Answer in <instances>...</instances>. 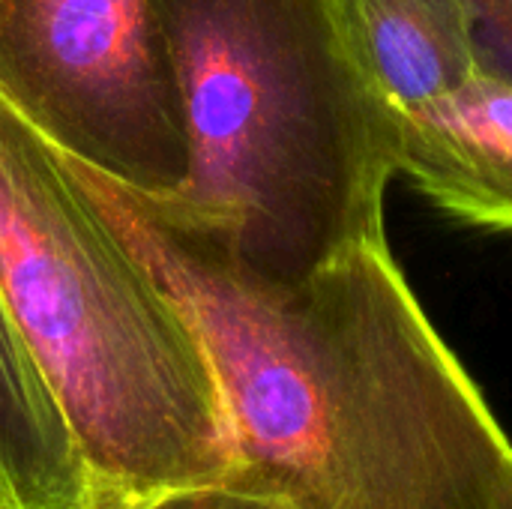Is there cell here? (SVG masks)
<instances>
[{"mask_svg":"<svg viewBox=\"0 0 512 509\" xmlns=\"http://www.w3.org/2000/svg\"><path fill=\"white\" fill-rule=\"evenodd\" d=\"M210 360L225 483L291 509H512V441L387 243L270 279L66 156Z\"/></svg>","mask_w":512,"mask_h":509,"instance_id":"obj_1","label":"cell"},{"mask_svg":"<svg viewBox=\"0 0 512 509\" xmlns=\"http://www.w3.org/2000/svg\"><path fill=\"white\" fill-rule=\"evenodd\" d=\"M186 135V177L132 192L270 279L387 243L399 111L354 63L330 0H150ZM126 189V186H123Z\"/></svg>","mask_w":512,"mask_h":509,"instance_id":"obj_2","label":"cell"},{"mask_svg":"<svg viewBox=\"0 0 512 509\" xmlns=\"http://www.w3.org/2000/svg\"><path fill=\"white\" fill-rule=\"evenodd\" d=\"M0 294L75 438L93 509L228 480L231 435L195 327L3 99Z\"/></svg>","mask_w":512,"mask_h":509,"instance_id":"obj_3","label":"cell"},{"mask_svg":"<svg viewBox=\"0 0 512 509\" xmlns=\"http://www.w3.org/2000/svg\"><path fill=\"white\" fill-rule=\"evenodd\" d=\"M0 99L78 165L144 195L186 177L150 0H0Z\"/></svg>","mask_w":512,"mask_h":509,"instance_id":"obj_4","label":"cell"},{"mask_svg":"<svg viewBox=\"0 0 512 509\" xmlns=\"http://www.w3.org/2000/svg\"><path fill=\"white\" fill-rule=\"evenodd\" d=\"M399 174L462 222L512 231V81L477 69L399 114Z\"/></svg>","mask_w":512,"mask_h":509,"instance_id":"obj_5","label":"cell"},{"mask_svg":"<svg viewBox=\"0 0 512 509\" xmlns=\"http://www.w3.org/2000/svg\"><path fill=\"white\" fill-rule=\"evenodd\" d=\"M339 33L366 81L399 114L480 69L465 0H330Z\"/></svg>","mask_w":512,"mask_h":509,"instance_id":"obj_6","label":"cell"},{"mask_svg":"<svg viewBox=\"0 0 512 509\" xmlns=\"http://www.w3.org/2000/svg\"><path fill=\"white\" fill-rule=\"evenodd\" d=\"M0 504L93 509L63 411L0 294Z\"/></svg>","mask_w":512,"mask_h":509,"instance_id":"obj_7","label":"cell"},{"mask_svg":"<svg viewBox=\"0 0 512 509\" xmlns=\"http://www.w3.org/2000/svg\"><path fill=\"white\" fill-rule=\"evenodd\" d=\"M120 509H291L285 501L249 492L231 483H210V486H189V489H171L159 492L153 498H144L138 504Z\"/></svg>","mask_w":512,"mask_h":509,"instance_id":"obj_8","label":"cell"},{"mask_svg":"<svg viewBox=\"0 0 512 509\" xmlns=\"http://www.w3.org/2000/svg\"><path fill=\"white\" fill-rule=\"evenodd\" d=\"M474 21L480 69L512 81V0H465Z\"/></svg>","mask_w":512,"mask_h":509,"instance_id":"obj_9","label":"cell"},{"mask_svg":"<svg viewBox=\"0 0 512 509\" xmlns=\"http://www.w3.org/2000/svg\"><path fill=\"white\" fill-rule=\"evenodd\" d=\"M0 509H9V507H3V504H0Z\"/></svg>","mask_w":512,"mask_h":509,"instance_id":"obj_10","label":"cell"}]
</instances>
